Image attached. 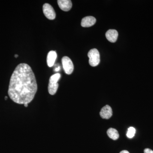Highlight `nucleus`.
Wrapping results in <instances>:
<instances>
[{"label":"nucleus","instance_id":"obj_1","mask_svg":"<svg viewBox=\"0 0 153 153\" xmlns=\"http://www.w3.org/2000/svg\"><path fill=\"white\" fill-rule=\"evenodd\" d=\"M38 90L36 76L27 64L20 63L15 68L10 79L8 94L11 99L19 104H29Z\"/></svg>","mask_w":153,"mask_h":153},{"label":"nucleus","instance_id":"obj_2","mask_svg":"<svg viewBox=\"0 0 153 153\" xmlns=\"http://www.w3.org/2000/svg\"><path fill=\"white\" fill-rule=\"evenodd\" d=\"M61 75L60 73H56L50 76L48 85V91L51 95H54L57 92L58 88V81L60 79Z\"/></svg>","mask_w":153,"mask_h":153},{"label":"nucleus","instance_id":"obj_3","mask_svg":"<svg viewBox=\"0 0 153 153\" xmlns=\"http://www.w3.org/2000/svg\"><path fill=\"white\" fill-rule=\"evenodd\" d=\"M89 58V64L91 66L95 67L97 66L100 62V55L97 49H91L88 54Z\"/></svg>","mask_w":153,"mask_h":153},{"label":"nucleus","instance_id":"obj_4","mask_svg":"<svg viewBox=\"0 0 153 153\" xmlns=\"http://www.w3.org/2000/svg\"><path fill=\"white\" fill-rule=\"evenodd\" d=\"M62 63L65 73L70 74L74 70V65L70 58L67 56H64L62 59Z\"/></svg>","mask_w":153,"mask_h":153},{"label":"nucleus","instance_id":"obj_5","mask_svg":"<svg viewBox=\"0 0 153 153\" xmlns=\"http://www.w3.org/2000/svg\"><path fill=\"white\" fill-rule=\"evenodd\" d=\"M43 13L45 16L49 20H54L56 17V13L53 7L49 4H44L43 7Z\"/></svg>","mask_w":153,"mask_h":153},{"label":"nucleus","instance_id":"obj_6","mask_svg":"<svg viewBox=\"0 0 153 153\" xmlns=\"http://www.w3.org/2000/svg\"><path fill=\"white\" fill-rule=\"evenodd\" d=\"M112 114L111 108L109 105H106L102 108L100 114L102 118L108 119L112 116Z\"/></svg>","mask_w":153,"mask_h":153},{"label":"nucleus","instance_id":"obj_7","mask_svg":"<svg viewBox=\"0 0 153 153\" xmlns=\"http://www.w3.org/2000/svg\"><path fill=\"white\" fill-rule=\"evenodd\" d=\"M57 4L60 9L65 12L70 10L72 7V3L70 0H58Z\"/></svg>","mask_w":153,"mask_h":153},{"label":"nucleus","instance_id":"obj_8","mask_svg":"<svg viewBox=\"0 0 153 153\" xmlns=\"http://www.w3.org/2000/svg\"><path fill=\"white\" fill-rule=\"evenodd\" d=\"M96 19L93 16H87L83 18L81 21V25L83 27H89L95 24Z\"/></svg>","mask_w":153,"mask_h":153},{"label":"nucleus","instance_id":"obj_9","mask_svg":"<svg viewBox=\"0 0 153 153\" xmlns=\"http://www.w3.org/2000/svg\"><path fill=\"white\" fill-rule=\"evenodd\" d=\"M118 33L117 30H109L106 32L105 36L107 40L111 43H114L117 40Z\"/></svg>","mask_w":153,"mask_h":153},{"label":"nucleus","instance_id":"obj_10","mask_svg":"<svg viewBox=\"0 0 153 153\" xmlns=\"http://www.w3.org/2000/svg\"><path fill=\"white\" fill-rule=\"evenodd\" d=\"M57 57V54L55 51H51L48 53L47 56V63L49 67L54 65Z\"/></svg>","mask_w":153,"mask_h":153},{"label":"nucleus","instance_id":"obj_11","mask_svg":"<svg viewBox=\"0 0 153 153\" xmlns=\"http://www.w3.org/2000/svg\"><path fill=\"white\" fill-rule=\"evenodd\" d=\"M107 133L108 136L113 140H115L119 137V134L116 129L110 128L108 130Z\"/></svg>","mask_w":153,"mask_h":153},{"label":"nucleus","instance_id":"obj_12","mask_svg":"<svg viewBox=\"0 0 153 153\" xmlns=\"http://www.w3.org/2000/svg\"><path fill=\"white\" fill-rule=\"evenodd\" d=\"M136 133V129L133 127L129 128L127 133L126 136L129 138H132L134 136Z\"/></svg>","mask_w":153,"mask_h":153},{"label":"nucleus","instance_id":"obj_13","mask_svg":"<svg viewBox=\"0 0 153 153\" xmlns=\"http://www.w3.org/2000/svg\"><path fill=\"white\" fill-rule=\"evenodd\" d=\"M144 153H153V151L149 149H146L144 151Z\"/></svg>","mask_w":153,"mask_h":153},{"label":"nucleus","instance_id":"obj_14","mask_svg":"<svg viewBox=\"0 0 153 153\" xmlns=\"http://www.w3.org/2000/svg\"><path fill=\"white\" fill-rule=\"evenodd\" d=\"M60 66H58V67H56V68H55V70H54V71H56V72H57V71H60Z\"/></svg>","mask_w":153,"mask_h":153},{"label":"nucleus","instance_id":"obj_15","mask_svg":"<svg viewBox=\"0 0 153 153\" xmlns=\"http://www.w3.org/2000/svg\"><path fill=\"white\" fill-rule=\"evenodd\" d=\"M120 153H130L128 151L126 150H123L121 151Z\"/></svg>","mask_w":153,"mask_h":153},{"label":"nucleus","instance_id":"obj_16","mask_svg":"<svg viewBox=\"0 0 153 153\" xmlns=\"http://www.w3.org/2000/svg\"><path fill=\"white\" fill-rule=\"evenodd\" d=\"M24 105H25V106L26 107H27L28 106V104H25Z\"/></svg>","mask_w":153,"mask_h":153},{"label":"nucleus","instance_id":"obj_17","mask_svg":"<svg viewBox=\"0 0 153 153\" xmlns=\"http://www.w3.org/2000/svg\"><path fill=\"white\" fill-rule=\"evenodd\" d=\"M18 55H15V57H18Z\"/></svg>","mask_w":153,"mask_h":153},{"label":"nucleus","instance_id":"obj_18","mask_svg":"<svg viewBox=\"0 0 153 153\" xmlns=\"http://www.w3.org/2000/svg\"><path fill=\"white\" fill-rule=\"evenodd\" d=\"M5 99L7 100V97H5Z\"/></svg>","mask_w":153,"mask_h":153}]
</instances>
